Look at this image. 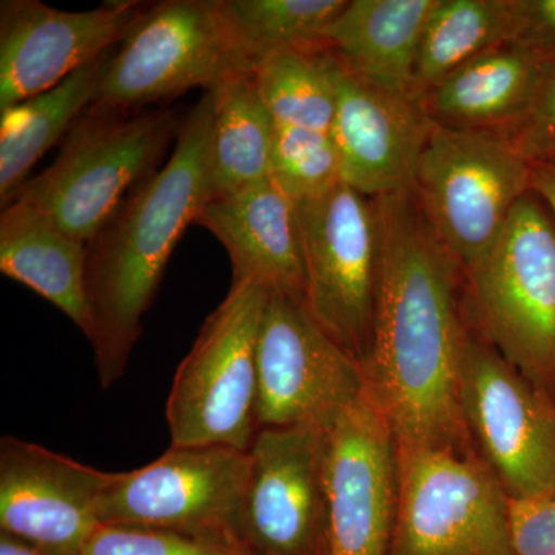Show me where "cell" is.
Segmentation results:
<instances>
[{"instance_id": "26", "label": "cell", "mask_w": 555, "mask_h": 555, "mask_svg": "<svg viewBox=\"0 0 555 555\" xmlns=\"http://www.w3.org/2000/svg\"><path fill=\"white\" fill-rule=\"evenodd\" d=\"M347 0H221L255 68L273 51L324 46V33Z\"/></svg>"}, {"instance_id": "9", "label": "cell", "mask_w": 555, "mask_h": 555, "mask_svg": "<svg viewBox=\"0 0 555 555\" xmlns=\"http://www.w3.org/2000/svg\"><path fill=\"white\" fill-rule=\"evenodd\" d=\"M248 474L246 451L170 447L147 466L113 474L101 499V525L164 529L244 546Z\"/></svg>"}, {"instance_id": "7", "label": "cell", "mask_w": 555, "mask_h": 555, "mask_svg": "<svg viewBox=\"0 0 555 555\" xmlns=\"http://www.w3.org/2000/svg\"><path fill=\"white\" fill-rule=\"evenodd\" d=\"M531 181V164L506 134L434 124L412 190L438 240L466 268L492 247Z\"/></svg>"}, {"instance_id": "18", "label": "cell", "mask_w": 555, "mask_h": 555, "mask_svg": "<svg viewBox=\"0 0 555 555\" xmlns=\"http://www.w3.org/2000/svg\"><path fill=\"white\" fill-rule=\"evenodd\" d=\"M196 224L228 250L233 280L306 299L305 251L298 208L272 178L208 199Z\"/></svg>"}, {"instance_id": "23", "label": "cell", "mask_w": 555, "mask_h": 555, "mask_svg": "<svg viewBox=\"0 0 555 555\" xmlns=\"http://www.w3.org/2000/svg\"><path fill=\"white\" fill-rule=\"evenodd\" d=\"M520 0H436L416 50L412 98L429 91L486 51L516 42Z\"/></svg>"}, {"instance_id": "6", "label": "cell", "mask_w": 555, "mask_h": 555, "mask_svg": "<svg viewBox=\"0 0 555 555\" xmlns=\"http://www.w3.org/2000/svg\"><path fill=\"white\" fill-rule=\"evenodd\" d=\"M254 72L221 0L150 2L113 53L93 105L137 112Z\"/></svg>"}, {"instance_id": "20", "label": "cell", "mask_w": 555, "mask_h": 555, "mask_svg": "<svg viewBox=\"0 0 555 555\" xmlns=\"http://www.w3.org/2000/svg\"><path fill=\"white\" fill-rule=\"evenodd\" d=\"M545 68L520 47H499L448 76L422 101L440 126L506 133L534 101Z\"/></svg>"}, {"instance_id": "17", "label": "cell", "mask_w": 555, "mask_h": 555, "mask_svg": "<svg viewBox=\"0 0 555 555\" xmlns=\"http://www.w3.org/2000/svg\"><path fill=\"white\" fill-rule=\"evenodd\" d=\"M334 78L337 109L331 133L343 182L367 198L412 189L436 122L414 98L364 82L335 56Z\"/></svg>"}, {"instance_id": "29", "label": "cell", "mask_w": 555, "mask_h": 555, "mask_svg": "<svg viewBox=\"0 0 555 555\" xmlns=\"http://www.w3.org/2000/svg\"><path fill=\"white\" fill-rule=\"evenodd\" d=\"M503 134L531 166L555 163V68H545L531 107Z\"/></svg>"}, {"instance_id": "8", "label": "cell", "mask_w": 555, "mask_h": 555, "mask_svg": "<svg viewBox=\"0 0 555 555\" xmlns=\"http://www.w3.org/2000/svg\"><path fill=\"white\" fill-rule=\"evenodd\" d=\"M387 555H517L511 499L480 455L397 447Z\"/></svg>"}, {"instance_id": "28", "label": "cell", "mask_w": 555, "mask_h": 555, "mask_svg": "<svg viewBox=\"0 0 555 555\" xmlns=\"http://www.w3.org/2000/svg\"><path fill=\"white\" fill-rule=\"evenodd\" d=\"M79 555H254L247 547L134 526L101 525Z\"/></svg>"}, {"instance_id": "22", "label": "cell", "mask_w": 555, "mask_h": 555, "mask_svg": "<svg viewBox=\"0 0 555 555\" xmlns=\"http://www.w3.org/2000/svg\"><path fill=\"white\" fill-rule=\"evenodd\" d=\"M115 51L73 73L53 89L0 112V201L5 207L28 181L38 160L64 141L73 124L94 104Z\"/></svg>"}, {"instance_id": "21", "label": "cell", "mask_w": 555, "mask_h": 555, "mask_svg": "<svg viewBox=\"0 0 555 555\" xmlns=\"http://www.w3.org/2000/svg\"><path fill=\"white\" fill-rule=\"evenodd\" d=\"M87 244L28 204L11 201L0 217V270L61 310L89 338Z\"/></svg>"}, {"instance_id": "15", "label": "cell", "mask_w": 555, "mask_h": 555, "mask_svg": "<svg viewBox=\"0 0 555 555\" xmlns=\"http://www.w3.org/2000/svg\"><path fill=\"white\" fill-rule=\"evenodd\" d=\"M147 2L64 11L39 0L0 3V112L53 89L115 49Z\"/></svg>"}, {"instance_id": "30", "label": "cell", "mask_w": 555, "mask_h": 555, "mask_svg": "<svg viewBox=\"0 0 555 555\" xmlns=\"http://www.w3.org/2000/svg\"><path fill=\"white\" fill-rule=\"evenodd\" d=\"M511 524L517 555H555V500H511Z\"/></svg>"}, {"instance_id": "12", "label": "cell", "mask_w": 555, "mask_h": 555, "mask_svg": "<svg viewBox=\"0 0 555 555\" xmlns=\"http://www.w3.org/2000/svg\"><path fill=\"white\" fill-rule=\"evenodd\" d=\"M364 392L363 366L320 326L306 299L269 291L258 337V430H331Z\"/></svg>"}, {"instance_id": "5", "label": "cell", "mask_w": 555, "mask_h": 555, "mask_svg": "<svg viewBox=\"0 0 555 555\" xmlns=\"http://www.w3.org/2000/svg\"><path fill=\"white\" fill-rule=\"evenodd\" d=\"M269 288L232 281L175 374L166 418L171 447L248 452L258 433V337Z\"/></svg>"}, {"instance_id": "25", "label": "cell", "mask_w": 555, "mask_h": 555, "mask_svg": "<svg viewBox=\"0 0 555 555\" xmlns=\"http://www.w3.org/2000/svg\"><path fill=\"white\" fill-rule=\"evenodd\" d=\"M254 78L278 127L331 133L337 90L326 47L273 51L259 62Z\"/></svg>"}, {"instance_id": "31", "label": "cell", "mask_w": 555, "mask_h": 555, "mask_svg": "<svg viewBox=\"0 0 555 555\" xmlns=\"http://www.w3.org/2000/svg\"><path fill=\"white\" fill-rule=\"evenodd\" d=\"M514 46L543 67L555 68V0H520V30Z\"/></svg>"}, {"instance_id": "24", "label": "cell", "mask_w": 555, "mask_h": 555, "mask_svg": "<svg viewBox=\"0 0 555 555\" xmlns=\"http://www.w3.org/2000/svg\"><path fill=\"white\" fill-rule=\"evenodd\" d=\"M211 96V198L230 195L270 178L276 124L259 96L254 73H240Z\"/></svg>"}, {"instance_id": "33", "label": "cell", "mask_w": 555, "mask_h": 555, "mask_svg": "<svg viewBox=\"0 0 555 555\" xmlns=\"http://www.w3.org/2000/svg\"><path fill=\"white\" fill-rule=\"evenodd\" d=\"M0 555H39L10 537L0 534Z\"/></svg>"}, {"instance_id": "1", "label": "cell", "mask_w": 555, "mask_h": 555, "mask_svg": "<svg viewBox=\"0 0 555 555\" xmlns=\"http://www.w3.org/2000/svg\"><path fill=\"white\" fill-rule=\"evenodd\" d=\"M379 273L366 389L397 447L478 455L460 397L463 269L412 189L374 198Z\"/></svg>"}, {"instance_id": "11", "label": "cell", "mask_w": 555, "mask_h": 555, "mask_svg": "<svg viewBox=\"0 0 555 555\" xmlns=\"http://www.w3.org/2000/svg\"><path fill=\"white\" fill-rule=\"evenodd\" d=\"M306 305L320 326L363 366L371 349L379 273L374 198L339 182L297 203Z\"/></svg>"}, {"instance_id": "14", "label": "cell", "mask_w": 555, "mask_h": 555, "mask_svg": "<svg viewBox=\"0 0 555 555\" xmlns=\"http://www.w3.org/2000/svg\"><path fill=\"white\" fill-rule=\"evenodd\" d=\"M112 477L31 441L2 437L0 534L39 555H79L101 526Z\"/></svg>"}, {"instance_id": "16", "label": "cell", "mask_w": 555, "mask_h": 555, "mask_svg": "<svg viewBox=\"0 0 555 555\" xmlns=\"http://www.w3.org/2000/svg\"><path fill=\"white\" fill-rule=\"evenodd\" d=\"M331 555H387L397 505V441L366 392L328 433Z\"/></svg>"}, {"instance_id": "3", "label": "cell", "mask_w": 555, "mask_h": 555, "mask_svg": "<svg viewBox=\"0 0 555 555\" xmlns=\"http://www.w3.org/2000/svg\"><path fill=\"white\" fill-rule=\"evenodd\" d=\"M463 269L467 323L555 404V218L528 192L486 254Z\"/></svg>"}, {"instance_id": "13", "label": "cell", "mask_w": 555, "mask_h": 555, "mask_svg": "<svg viewBox=\"0 0 555 555\" xmlns=\"http://www.w3.org/2000/svg\"><path fill=\"white\" fill-rule=\"evenodd\" d=\"M328 433L264 427L254 438L241 540L254 555H331Z\"/></svg>"}, {"instance_id": "32", "label": "cell", "mask_w": 555, "mask_h": 555, "mask_svg": "<svg viewBox=\"0 0 555 555\" xmlns=\"http://www.w3.org/2000/svg\"><path fill=\"white\" fill-rule=\"evenodd\" d=\"M532 192H535L555 218V163L532 164Z\"/></svg>"}, {"instance_id": "27", "label": "cell", "mask_w": 555, "mask_h": 555, "mask_svg": "<svg viewBox=\"0 0 555 555\" xmlns=\"http://www.w3.org/2000/svg\"><path fill=\"white\" fill-rule=\"evenodd\" d=\"M270 178L295 204L335 188L341 158L332 133L276 126Z\"/></svg>"}, {"instance_id": "2", "label": "cell", "mask_w": 555, "mask_h": 555, "mask_svg": "<svg viewBox=\"0 0 555 555\" xmlns=\"http://www.w3.org/2000/svg\"><path fill=\"white\" fill-rule=\"evenodd\" d=\"M211 96L182 119L163 169L137 185L87 246L89 341L101 386L122 378L171 254L211 198Z\"/></svg>"}, {"instance_id": "10", "label": "cell", "mask_w": 555, "mask_h": 555, "mask_svg": "<svg viewBox=\"0 0 555 555\" xmlns=\"http://www.w3.org/2000/svg\"><path fill=\"white\" fill-rule=\"evenodd\" d=\"M460 397L477 454L507 496L555 500V404L469 323Z\"/></svg>"}, {"instance_id": "19", "label": "cell", "mask_w": 555, "mask_h": 555, "mask_svg": "<svg viewBox=\"0 0 555 555\" xmlns=\"http://www.w3.org/2000/svg\"><path fill=\"white\" fill-rule=\"evenodd\" d=\"M436 0H347L324 46L357 78L412 98L416 50Z\"/></svg>"}, {"instance_id": "4", "label": "cell", "mask_w": 555, "mask_h": 555, "mask_svg": "<svg viewBox=\"0 0 555 555\" xmlns=\"http://www.w3.org/2000/svg\"><path fill=\"white\" fill-rule=\"evenodd\" d=\"M181 126L170 109L90 105L68 130L56 159L11 201L36 208L89 246L131 190L155 173Z\"/></svg>"}]
</instances>
